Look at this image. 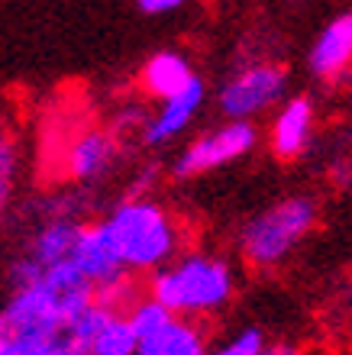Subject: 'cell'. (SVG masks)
<instances>
[{
  "label": "cell",
  "mask_w": 352,
  "mask_h": 355,
  "mask_svg": "<svg viewBox=\"0 0 352 355\" xmlns=\"http://www.w3.org/2000/svg\"><path fill=\"white\" fill-rule=\"evenodd\" d=\"M97 223L117 249L123 268L133 275H146V271L152 275L162 265L175 262L181 230H178L175 216L152 197H126Z\"/></svg>",
  "instance_id": "cell-1"
},
{
  "label": "cell",
  "mask_w": 352,
  "mask_h": 355,
  "mask_svg": "<svg viewBox=\"0 0 352 355\" xmlns=\"http://www.w3.org/2000/svg\"><path fill=\"white\" fill-rule=\"evenodd\" d=\"M78 317L56 313L29 284L17 288L0 307V355H87Z\"/></svg>",
  "instance_id": "cell-2"
},
{
  "label": "cell",
  "mask_w": 352,
  "mask_h": 355,
  "mask_svg": "<svg viewBox=\"0 0 352 355\" xmlns=\"http://www.w3.org/2000/svg\"><path fill=\"white\" fill-rule=\"evenodd\" d=\"M146 291L175 317L194 320L220 310L233 297V271L223 259L191 252L152 271Z\"/></svg>",
  "instance_id": "cell-3"
},
{
  "label": "cell",
  "mask_w": 352,
  "mask_h": 355,
  "mask_svg": "<svg viewBox=\"0 0 352 355\" xmlns=\"http://www.w3.org/2000/svg\"><path fill=\"white\" fill-rule=\"evenodd\" d=\"M317 220L314 200L307 197H287L271 210L259 214L255 220L246 223L240 236V249L246 255V262L255 268H271L278 265L291 249H294Z\"/></svg>",
  "instance_id": "cell-4"
},
{
  "label": "cell",
  "mask_w": 352,
  "mask_h": 355,
  "mask_svg": "<svg viewBox=\"0 0 352 355\" xmlns=\"http://www.w3.org/2000/svg\"><path fill=\"white\" fill-rule=\"evenodd\" d=\"M84 220H72V216H49V220H39L36 233L26 239L23 252L13 259L10 265V281H13V291L26 288L42 275V271L56 268V265L68 262L74 249V239L81 233Z\"/></svg>",
  "instance_id": "cell-5"
},
{
  "label": "cell",
  "mask_w": 352,
  "mask_h": 355,
  "mask_svg": "<svg viewBox=\"0 0 352 355\" xmlns=\"http://www.w3.org/2000/svg\"><path fill=\"white\" fill-rule=\"evenodd\" d=\"M255 139H259V136H255V126H252L249 120H230L226 126H220V130L197 136L175 159V168L171 171H175V178L204 175V171L220 168L226 162L242 159L246 152H252Z\"/></svg>",
  "instance_id": "cell-6"
},
{
  "label": "cell",
  "mask_w": 352,
  "mask_h": 355,
  "mask_svg": "<svg viewBox=\"0 0 352 355\" xmlns=\"http://www.w3.org/2000/svg\"><path fill=\"white\" fill-rule=\"evenodd\" d=\"M120 152L123 142L107 126H87V130H78L65 142L62 171L74 184H94V181H103V178L113 175L117 162H120Z\"/></svg>",
  "instance_id": "cell-7"
},
{
  "label": "cell",
  "mask_w": 352,
  "mask_h": 355,
  "mask_svg": "<svg viewBox=\"0 0 352 355\" xmlns=\"http://www.w3.org/2000/svg\"><path fill=\"white\" fill-rule=\"evenodd\" d=\"M285 94V71L278 65H252L220 87V110L230 120H252Z\"/></svg>",
  "instance_id": "cell-8"
},
{
  "label": "cell",
  "mask_w": 352,
  "mask_h": 355,
  "mask_svg": "<svg viewBox=\"0 0 352 355\" xmlns=\"http://www.w3.org/2000/svg\"><path fill=\"white\" fill-rule=\"evenodd\" d=\"M78 329L84 336L87 355H136L140 349V336L130 317L120 310L103 307L97 300L78 317Z\"/></svg>",
  "instance_id": "cell-9"
},
{
  "label": "cell",
  "mask_w": 352,
  "mask_h": 355,
  "mask_svg": "<svg viewBox=\"0 0 352 355\" xmlns=\"http://www.w3.org/2000/svg\"><path fill=\"white\" fill-rule=\"evenodd\" d=\"M201 103H204V81L194 78L185 91L175 94V97H168V101H162V107L149 116L142 142H146V146H165V142H171L175 136H181V132L191 126V120L197 116Z\"/></svg>",
  "instance_id": "cell-10"
},
{
  "label": "cell",
  "mask_w": 352,
  "mask_h": 355,
  "mask_svg": "<svg viewBox=\"0 0 352 355\" xmlns=\"http://www.w3.org/2000/svg\"><path fill=\"white\" fill-rule=\"evenodd\" d=\"M68 262L78 265L97 288H103V284L117 281L120 275H126L120 255H117V249L110 245V239L103 236L101 223H81V233L74 239V249H72V259H68Z\"/></svg>",
  "instance_id": "cell-11"
},
{
  "label": "cell",
  "mask_w": 352,
  "mask_h": 355,
  "mask_svg": "<svg viewBox=\"0 0 352 355\" xmlns=\"http://www.w3.org/2000/svg\"><path fill=\"white\" fill-rule=\"evenodd\" d=\"M314 130V107L307 97H294L278 110L275 123H271V152L278 159H297L304 152L307 139Z\"/></svg>",
  "instance_id": "cell-12"
},
{
  "label": "cell",
  "mask_w": 352,
  "mask_h": 355,
  "mask_svg": "<svg viewBox=\"0 0 352 355\" xmlns=\"http://www.w3.org/2000/svg\"><path fill=\"white\" fill-rule=\"evenodd\" d=\"M194 71L187 65L185 55L178 52H156L149 58L140 71V87L146 91V97H156V101H168L181 94L191 81H194Z\"/></svg>",
  "instance_id": "cell-13"
},
{
  "label": "cell",
  "mask_w": 352,
  "mask_h": 355,
  "mask_svg": "<svg viewBox=\"0 0 352 355\" xmlns=\"http://www.w3.org/2000/svg\"><path fill=\"white\" fill-rule=\"evenodd\" d=\"M136 355H207V336L191 317H171L158 333L140 339Z\"/></svg>",
  "instance_id": "cell-14"
},
{
  "label": "cell",
  "mask_w": 352,
  "mask_h": 355,
  "mask_svg": "<svg viewBox=\"0 0 352 355\" xmlns=\"http://www.w3.org/2000/svg\"><path fill=\"white\" fill-rule=\"evenodd\" d=\"M349 62H352V13H343L317 36L314 49H310V68L320 78H333Z\"/></svg>",
  "instance_id": "cell-15"
},
{
  "label": "cell",
  "mask_w": 352,
  "mask_h": 355,
  "mask_svg": "<svg viewBox=\"0 0 352 355\" xmlns=\"http://www.w3.org/2000/svg\"><path fill=\"white\" fill-rule=\"evenodd\" d=\"M140 297H146V284H140V278L133 271H126L117 281L97 288V304H103V307H110V310H120V313H130L133 304Z\"/></svg>",
  "instance_id": "cell-16"
},
{
  "label": "cell",
  "mask_w": 352,
  "mask_h": 355,
  "mask_svg": "<svg viewBox=\"0 0 352 355\" xmlns=\"http://www.w3.org/2000/svg\"><path fill=\"white\" fill-rule=\"evenodd\" d=\"M19 171V146L7 126H0V214L13 200V187H17Z\"/></svg>",
  "instance_id": "cell-17"
},
{
  "label": "cell",
  "mask_w": 352,
  "mask_h": 355,
  "mask_svg": "<svg viewBox=\"0 0 352 355\" xmlns=\"http://www.w3.org/2000/svg\"><path fill=\"white\" fill-rule=\"evenodd\" d=\"M126 317H130L133 329H136V336L146 339V336H152V333H158V329L165 327V323H168L171 317H175V313H171V310H168L165 304H158V300L146 291V297L136 300V304H133V310L126 313Z\"/></svg>",
  "instance_id": "cell-18"
},
{
  "label": "cell",
  "mask_w": 352,
  "mask_h": 355,
  "mask_svg": "<svg viewBox=\"0 0 352 355\" xmlns=\"http://www.w3.org/2000/svg\"><path fill=\"white\" fill-rule=\"evenodd\" d=\"M146 126H149V116H146V110H142V107H136V103H123L120 110L113 113V120H110V126H107V130L113 132V136H117V139H123V136H126V132H146Z\"/></svg>",
  "instance_id": "cell-19"
},
{
  "label": "cell",
  "mask_w": 352,
  "mask_h": 355,
  "mask_svg": "<svg viewBox=\"0 0 352 355\" xmlns=\"http://www.w3.org/2000/svg\"><path fill=\"white\" fill-rule=\"evenodd\" d=\"M262 349H265V339H262L259 329H242L240 336H233L226 346L213 349L207 355H262Z\"/></svg>",
  "instance_id": "cell-20"
},
{
  "label": "cell",
  "mask_w": 352,
  "mask_h": 355,
  "mask_svg": "<svg viewBox=\"0 0 352 355\" xmlns=\"http://www.w3.org/2000/svg\"><path fill=\"white\" fill-rule=\"evenodd\" d=\"M187 0H140V10L142 13H171V10H178V7H185Z\"/></svg>",
  "instance_id": "cell-21"
},
{
  "label": "cell",
  "mask_w": 352,
  "mask_h": 355,
  "mask_svg": "<svg viewBox=\"0 0 352 355\" xmlns=\"http://www.w3.org/2000/svg\"><path fill=\"white\" fill-rule=\"evenodd\" d=\"M262 355H297V349L287 346V343H278V346H265Z\"/></svg>",
  "instance_id": "cell-22"
}]
</instances>
